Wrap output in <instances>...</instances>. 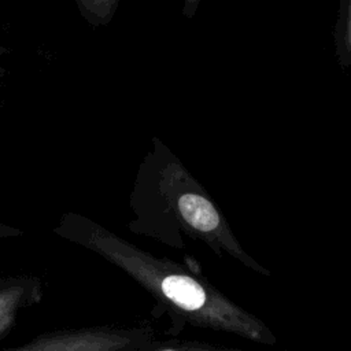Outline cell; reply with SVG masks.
<instances>
[{
    "label": "cell",
    "mask_w": 351,
    "mask_h": 351,
    "mask_svg": "<svg viewBox=\"0 0 351 351\" xmlns=\"http://www.w3.org/2000/svg\"><path fill=\"white\" fill-rule=\"evenodd\" d=\"M141 351H247L236 347H229L223 344L202 341V340H189V339H169L160 343H149L143 347Z\"/></svg>",
    "instance_id": "obj_2"
},
{
    "label": "cell",
    "mask_w": 351,
    "mask_h": 351,
    "mask_svg": "<svg viewBox=\"0 0 351 351\" xmlns=\"http://www.w3.org/2000/svg\"><path fill=\"white\" fill-rule=\"evenodd\" d=\"M84 7L92 14H104L108 11V7L112 0H81Z\"/></svg>",
    "instance_id": "obj_3"
},
{
    "label": "cell",
    "mask_w": 351,
    "mask_h": 351,
    "mask_svg": "<svg viewBox=\"0 0 351 351\" xmlns=\"http://www.w3.org/2000/svg\"><path fill=\"white\" fill-rule=\"evenodd\" d=\"M141 226L176 250H184L185 239H192L218 258L229 256L259 276L271 277V270L245 251L208 191L167 151L155 155L143 178Z\"/></svg>",
    "instance_id": "obj_1"
}]
</instances>
